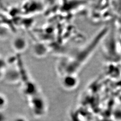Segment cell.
Listing matches in <instances>:
<instances>
[{"label": "cell", "instance_id": "1", "mask_svg": "<svg viewBox=\"0 0 121 121\" xmlns=\"http://www.w3.org/2000/svg\"><path fill=\"white\" fill-rule=\"evenodd\" d=\"M62 86L67 90H72L76 87L78 83V78L75 74L64 75L61 79Z\"/></svg>", "mask_w": 121, "mask_h": 121}, {"label": "cell", "instance_id": "2", "mask_svg": "<svg viewBox=\"0 0 121 121\" xmlns=\"http://www.w3.org/2000/svg\"><path fill=\"white\" fill-rule=\"evenodd\" d=\"M13 46L17 51H23L26 46V40L22 38L15 39L13 42Z\"/></svg>", "mask_w": 121, "mask_h": 121}, {"label": "cell", "instance_id": "3", "mask_svg": "<svg viewBox=\"0 0 121 121\" xmlns=\"http://www.w3.org/2000/svg\"><path fill=\"white\" fill-rule=\"evenodd\" d=\"M7 104L6 98L4 95L0 94V111L4 108Z\"/></svg>", "mask_w": 121, "mask_h": 121}, {"label": "cell", "instance_id": "4", "mask_svg": "<svg viewBox=\"0 0 121 121\" xmlns=\"http://www.w3.org/2000/svg\"><path fill=\"white\" fill-rule=\"evenodd\" d=\"M6 117L4 114L0 111V121H5Z\"/></svg>", "mask_w": 121, "mask_h": 121}, {"label": "cell", "instance_id": "5", "mask_svg": "<svg viewBox=\"0 0 121 121\" xmlns=\"http://www.w3.org/2000/svg\"><path fill=\"white\" fill-rule=\"evenodd\" d=\"M14 121H26L24 118L22 117H18L15 119Z\"/></svg>", "mask_w": 121, "mask_h": 121}]
</instances>
